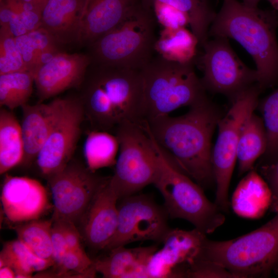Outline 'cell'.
<instances>
[{"mask_svg": "<svg viewBox=\"0 0 278 278\" xmlns=\"http://www.w3.org/2000/svg\"><path fill=\"white\" fill-rule=\"evenodd\" d=\"M222 115L206 97L184 114L154 117L143 127L167 157L203 189L208 188L215 185L211 141Z\"/></svg>", "mask_w": 278, "mask_h": 278, "instance_id": "obj_1", "label": "cell"}, {"mask_svg": "<svg viewBox=\"0 0 278 278\" xmlns=\"http://www.w3.org/2000/svg\"><path fill=\"white\" fill-rule=\"evenodd\" d=\"M84 116L92 130L109 131L145 121L140 70L91 64L81 85Z\"/></svg>", "mask_w": 278, "mask_h": 278, "instance_id": "obj_2", "label": "cell"}, {"mask_svg": "<svg viewBox=\"0 0 278 278\" xmlns=\"http://www.w3.org/2000/svg\"><path fill=\"white\" fill-rule=\"evenodd\" d=\"M278 15L238 0H223L208 36L232 39L250 54L256 65L257 84L262 91L278 82Z\"/></svg>", "mask_w": 278, "mask_h": 278, "instance_id": "obj_3", "label": "cell"}, {"mask_svg": "<svg viewBox=\"0 0 278 278\" xmlns=\"http://www.w3.org/2000/svg\"><path fill=\"white\" fill-rule=\"evenodd\" d=\"M153 141L158 167L153 184L162 196L169 217L184 219L206 235L213 233L225 221L223 212L208 199L203 188L167 157Z\"/></svg>", "mask_w": 278, "mask_h": 278, "instance_id": "obj_4", "label": "cell"}, {"mask_svg": "<svg viewBox=\"0 0 278 278\" xmlns=\"http://www.w3.org/2000/svg\"><path fill=\"white\" fill-rule=\"evenodd\" d=\"M144 82L145 121L189 107L206 96L193 62L182 63L159 55L141 70Z\"/></svg>", "mask_w": 278, "mask_h": 278, "instance_id": "obj_5", "label": "cell"}, {"mask_svg": "<svg viewBox=\"0 0 278 278\" xmlns=\"http://www.w3.org/2000/svg\"><path fill=\"white\" fill-rule=\"evenodd\" d=\"M155 20L151 10L142 4L88 46L91 63L141 71L153 58Z\"/></svg>", "mask_w": 278, "mask_h": 278, "instance_id": "obj_6", "label": "cell"}, {"mask_svg": "<svg viewBox=\"0 0 278 278\" xmlns=\"http://www.w3.org/2000/svg\"><path fill=\"white\" fill-rule=\"evenodd\" d=\"M202 254L236 278L267 277L278 259V212L260 228L237 238H207Z\"/></svg>", "mask_w": 278, "mask_h": 278, "instance_id": "obj_7", "label": "cell"}, {"mask_svg": "<svg viewBox=\"0 0 278 278\" xmlns=\"http://www.w3.org/2000/svg\"><path fill=\"white\" fill-rule=\"evenodd\" d=\"M119 149L108 184L118 199L153 184L158 167L154 142L143 125L125 123L115 129Z\"/></svg>", "mask_w": 278, "mask_h": 278, "instance_id": "obj_8", "label": "cell"}, {"mask_svg": "<svg viewBox=\"0 0 278 278\" xmlns=\"http://www.w3.org/2000/svg\"><path fill=\"white\" fill-rule=\"evenodd\" d=\"M262 90L254 84L232 100L227 113L218 123V136L212 149L211 161L216 185L215 203L228 212L229 189L237 162V149L241 128L258 103Z\"/></svg>", "mask_w": 278, "mask_h": 278, "instance_id": "obj_9", "label": "cell"}, {"mask_svg": "<svg viewBox=\"0 0 278 278\" xmlns=\"http://www.w3.org/2000/svg\"><path fill=\"white\" fill-rule=\"evenodd\" d=\"M109 178L71 160L62 170L47 179L53 203L51 220L79 224L94 197Z\"/></svg>", "mask_w": 278, "mask_h": 278, "instance_id": "obj_10", "label": "cell"}, {"mask_svg": "<svg viewBox=\"0 0 278 278\" xmlns=\"http://www.w3.org/2000/svg\"><path fill=\"white\" fill-rule=\"evenodd\" d=\"M202 46L201 79L206 90L223 94L232 101L257 84L256 70L244 64L231 48L228 39L214 37Z\"/></svg>", "mask_w": 278, "mask_h": 278, "instance_id": "obj_11", "label": "cell"}, {"mask_svg": "<svg viewBox=\"0 0 278 278\" xmlns=\"http://www.w3.org/2000/svg\"><path fill=\"white\" fill-rule=\"evenodd\" d=\"M118 201L117 229L105 250L138 241L162 242L170 229L164 206L143 194L132 195Z\"/></svg>", "mask_w": 278, "mask_h": 278, "instance_id": "obj_12", "label": "cell"}, {"mask_svg": "<svg viewBox=\"0 0 278 278\" xmlns=\"http://www.w3.org/2000/svg\"><path fill=\"white\" fill-rule=\"evenodd\" d=\"M84 116L80 98H66L63 112L36 160L41 173L47 179L72 160Z\"/></svg>", "mask_w": 278, "mask_h": 278, "instance_id": "obj_13", "label": "cell"}, {"mask_svg": "<svg viewBox=\"0 0 278 278\" xmlns=\"http://www.w3.org/2000/svg\"><path fill=\"white\" fill-rule=\"evenodd\" d=\"M207 238L206 234L196 228H170L162 247L149 259L147 278L186 277L188 266L201 253Z\"/></svg>", "mask_w": 278, "mask_h": 278, "instance_id": "obj_14", "label": "cell"}, {"mask_svg": "<svg viewBox=\"0 0 278 278\" xmlns=\"http://www.w3.org/2000/svg\"><path fill=\"white\" fill-rule=\"evenodd\" d=\"M1 201L5 217L14 223L39 219L49 207L46 188L38 180L25 177L7 175Z\"/></svg>", "mask_w": 278, "mask_h": 278, "instance_id": "obj_15", "label": "cell"}, {"mask_svg": "<svg viewBox=\"0 0 278 278\" xmlns=\"http://www.w3.org/2000/svg\"><path fill=\"white\" fill-rule=\"evenodd\" d=\"M91 64L88 54L58 53L42 65L34 75L37 93L40 101L68 89L79 87Z\"/></svg>", "mask_w": 278, "mask_h": 278, "instance_id": "obj_16", "label": "cell"}, {"mask_svg": "<svg viewBox=\"0 0 278 278\" xmlns=\"http://www.w3.org/2000/svg\"><path fill=\"white\" fill-rule=\"evenodd\" d=\"M109 180L94 197L79 224L83 240L96 251L105 250L117 226L119 199L110 188Z\"/></svg>", "mask_w": 278, "mask_h": 278, "instance_id": "obj_17", "label": "cell"}, {"mask_svg": "<svg viewBox=\"0 0 278 278\" xmlns=\"http://www.w3.org/2000/svg\"><path fill=\"white\" fill-rule=\"evenodd\" d=\"M141 4V0H83L78 43L89 46Z\"/></svg>", "mask_w": 278, "mask_h": 278, "instance_id": "obj_18", "label": "cell"}, {"mask_svg": "<svg viewBox=\"0 0 278 278\" xmlns=\"http://www.w3.org/2000/svg\"><path fill=\"white\" fill-rule=\"evenodd\" d=\"M66 98H55L47 103L23 106L21 130L24 157L21 164L27 166L36 160L55 124L60 117Z\"/></svg>", "mask_w": 278, "mask_h": 278, "instance_id": "obj_19", "label": "cell"}, {"mask_svg": "<svg viewBox=\"0 0 278 278\" xmlns=\"http://www.w3.org/2000/svg\"><path fill=\"white\" fill-rule=\"evenodd\" d=\"M83 0H49L41 27L59 45L78 43Z\"/></svg>", "mask_w": 278, "mask_h": 278, "instance_id": "obj_20", "label": "cell"}, {"mask_svg": "<svg viewBox=\"0 0 278 278\" xmlns=\"http://www.w3.org/2000/svg\"><path fill=\"white\" fill-rule=\"evenodd\" d=\"M157 246L127 248L120 246L94 259L97 273L105 278H147V266Z\"/></svg>", "mask_w": 278, "mask_h": 278, "instance_id": "obj_21", "label": "cell"}, {"mask_svg": "<svg viewBox=\"0 0 278 278\" xmlns=\"http://www.w3.org/2000/svg\"><path fill=\"white\" fill-rule=\"evenodd\" d=\"M272 193L267 182L254 168L240 181L232 197L234 213L247 219L262 217L270 208Z\"/></svg>", "mask_w": 278, "mask_h": 278, "instance_id": "obj_22", "label": "cell"}, {"mask_svg": "<svg viewBox=\"0 0 278 278\" xmlns=\"http://www.w3.org/2000/svg\"><path fill=\"white\" fill-rule=\"evenodd\" d=\"M267 134L262 117L252 113L244 123L237 149L238 172L241 176L254 168L257 160L265 153Z\"/></svg>", "mask_w": 278, "mask_h": 278, "instance_id": "obj_23", "label": "cell"}, {"mask_svg": "<svg viewBox=\"0 0 278 278\" xmlns=\"http://www.w3.org/2000/svg\"><path fill=\"white\" fill-rule=\"evenodd\" d=\"M24 147L20 124L9 109L0 111V173L22 164Z\"/></svg>", "mask_w": 278, "mask_h": 278, "instance_id": "obj_24", "label": "cell"}, {"mask_svg": "<svg viewBox=\"0 0 278 278\" xmlns=\"http://www.w3.org/2000/svg\"><path fill=\"white\" fill-rule=\"evenodd\" d=\"M198 44L197 38L185 27L163 28L154 50L166 60L185 63L193 61Z\"/></svg>", "mask_w": 278, "mask_h": 278, "instance_id": "obj_25", "label": "cell"}, {"mask_svg": "<svg viewBox=\"0 0 278 278\" xmlns=\"http://www.w3.org/2000/svg\"><path fill=\"white\" fill-rule=\"evenodd\" d=\"M119 149L116 135L108 131L92 130L88 134L83 146L86 166L91 171L115 165Z\"/></svg>", "mask_w": 278, "mask_h": 278, "instance_id": "obj_26", "label": "cell"}, {"mask_svg": "<svg viewBox=\"0 0 278 278\" xmlns=\"http://www.w3.org/2000/svg\"><path fill=\"white\" fill-rule=\"evenodd\" d=\"M54 262L34 254L19 239L6 242L0 254V268L8 266L15 272V277L28 278L54 266Z\"/></svg>", "mask_w": 278, "mask_h": 278, "instance_id": "obj_27", "label": "cell"}, {"mask_svg": "<svg viewBox=\"0 0 278 278\" xmlns=\"http://www.w3.org/2000/svg\"><path fill=\"white\" fill-rule=\"evenodd\" d=\"M52 227L51 219H39L19 224L14 230L18 239L34 254L42 258L53 261Z\"/></svg>", "mask_w": 278, "mask_h": 278, "instance_id": "obj_28", "label": "cell"}, {"mask_svg": "<svg viewBox=\"0 0 278 278\" xmlns=\"http://www.w3.org/2000/svg\"><path fill=\"white\" fill-rule=\"evenodd\" d=\"M34 74L28 71L0 75V105L10 110L27 103L33 90Z\"/></svg>", "mask_w": 278, "mask_h": 278, "instance_id": "obj_29", "label": "cell"}, {"mask_svg": "<svg viewBox=\"0 0 278 278\" xmlns=\"http://www.w3.org/2000/svg\"><path fill=\"white\" fill-rule=\"evenodd\" d=\"M143 3L157 1L169 5L185 13L189 20L192 32L202 47L208 40V31L215 13L205 0H141Z\"/></svg>", "mask_w": 278, "mask_h": 278, "instance_id": "obj_30", "label": "cell"}, {"mask_svg": "<svg viewBox=\"0 0 278 278\" xmlns=\"http://www.w3.org/2000/svg\"><path fill=\"white\" fill-rule=\"evenodd\" d=\"M257 107L261 113L267 137L266 150L260 163L264 164L278 158V88L258 101Z\"/></svg>", "mask_w": 278, "mask_h": 278, "instance_id": "obj_31", "label": "cell"}, {"mask_svg": "<svg viewBox=\"0 0 278 278\" xmlns=\"http://www.w3.org/2000/svg\"><path fill=\"white\" fill-rule=\"evenodd\" d=\"M57 272L49 276H79L81 277H94L97 273L94 259L86 253L84 249L68 250L60 264L55 267Z\"/></svg>", "mask_w": 278, "mask_h": 278, "instance_id": "obj_32", "label": "cell"}, {"mask_svg": "<svg viewBox=\"0 0 278 278\" xmlns=\"http://www.w3.org/2000/svg\"><path fill=\"white\" fill-rule=\"evenodd\" d=\"M28 71L16 46L15 37L0 28V75Z\"/></svg>", "mask_w": 278, "mask_h": 278, "instance_id": "obj_33", "label": "cell"}, {"mask_svg": "<svg viewBox=\"0 0 278 278\" xmlns=\"http://www.w3.org/2000/svg\"><path fill=\"white\" fill-rule=\"evenodd\" d=\"M143 4L148 8H152L156 20L163 28L185 27L189 24V18L185 13L165 3L150 1Z\"/></svg>", "mask_w": 278, "mask_h": 278, "instance_id": "obj_34", "label": "cell"}, {"mask_svg": "<svg viewBox=\"0 0 278 278\" xmlns=\"http://www.w3.org/2000/svg\"><path fill=\"white\" fill-rule=\"evenodd\" d=\"M202 251L188 266L186 277L236 278L223 266L205 257Z\"/></svg>", "mask_w": 278, "mask_h": 278, "instance_id": "obj_35", "label": "cell"}, {"mask_svg": "<svg viewBox=\"0 0 278 278\" xmlns=\"http://www.w3.org/2000/svg\"><path fill=\"white\" fill-rule=\"evenodd\" d=\"M29 32L41 25L42 10L24 0H4Z\"/></svg>", "mask_w": 278, "mask_h": 278, "instance_id": "obj_36", "label": "cell"}, {"mask_svg": "<svg viewBox=\"0 0 278 278\" xmlns=\"http://www.w3.org/2000/svg\"><path fill=\"white\" fill-rule=\"evenodd\" d=\"M15 41L27 71L35 75L41 66L40 49L28 33L15 37Z\"/></svg>", "mask_w": 278, "mask_h": 278, "instance_id": "obj_37", "label": "cell"}, {"mask_svg": "<svg viewBox=\"0 0 278 278\" xmlns=\"http://www.w3.org/2000/svg\"><path fill=\"white\" fill-rule=\"evenodd\" d=\"M261 176L267 182L271 193L272 200L270 207L271 211L278 212V158L273 162L260 165Z\"/></svg>", "mask_w": 278, "mask_h": 278, "instance_id": "obj_38", "label": "cell"}, {"mask_svg": "<svg viewBox=\"0 0 278 278\" xmlns=\"http://www.w3.org/2000/svg\"><path fill=\"white\" fill-rule=\"evenodd\" d=\"M53 266H58L64 255L68 250L62 223L60 221H53L52 233Z\"/></svg>", "mask_w": 278, "mask_h": 278, "instance_id": "obj_39", "label": "cell"}, {"mask_svg": "<svg viewBox=\"0 0 278 278\" xmlns=\"http://www.w3.org/2000/svg\"><path fill=\"white\" fill-rule=\"evenodd\" d=\"M58 221V220H57ZM62 223L68 250L82 249V236L77 226L73 223L59 220Z\"/></svg>", "mask_w": 278, "mask_h": 278, "instance_id": "obj_40", "label": "cell"}, {"mask_svg": "<svg viewBox=\"0 0 278 278\" xmlns=\"http://www.w3.org/2000/svg\"><path fill=\"white\" fill-rule=\"evenodd\" d=\"M15 276V272L11 267L5 266L0 268L1 278H14Z\"/></svg>", "mask_w": 278, "mask_h": 278, "instance_id": "obj_41", "label": "cell"}, {"mask_svg": "<svg viewBox=\"0 0 278 278\" xmlns=\"http://www.w3.org/2000/svg\"><path fill=\"white\" fill-rule=\"evenodd\" d=\"M24 1L29 3L35 6L38 7L43 10L45 5L49 0H24Z\"/></svg>", "mask_w": 278, "mask_h": 278, "instance_id": "obj_42", "label": "cell"}, {"mask_svg": "<svg viewBox=\"0 0 278 278\" xmlns=\"http://www.w3.org/2000/svg\"><path fill=\"white\" fill-rule=\"evenodd\" d=\"M260 0H242L244 4L251 6L256 7Z\"/></svg>", "mask_w": 278, "mask_h": 278, "instance_id": "obj_43", "label": "cell"}, {"mask_svg": "<svg viewBox=\"0 0 278 278\" xmlns=\"http://www.w3.org/2000/svg\"><path fill=\"white\" fill-rule=\"evenodd\" d=\"M275 9L278 11V0H267Z\"/></svg>", "mask_w": 278, "mask_h": 278, "instance_id": "obj_44", "label": "cell"}, {"mask_svg": "<svg viewBox=\"0 0 278 278\" xmlns=\"http://www.w3.org/2000/svg\"><path fill=\"white\" fill-rule=\"evenodd\" d=\"M272 271H273L276 274L278 275V259L274 265Z\"/></svg>", "mask_w": 278, "mask_h": 278, "instance_id": "obj_45", "label": "cell"}]
</instances>
